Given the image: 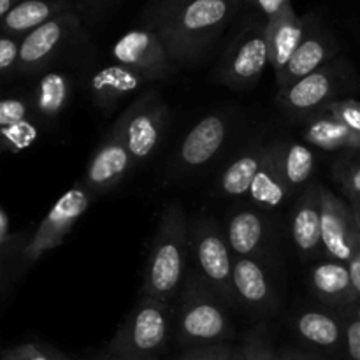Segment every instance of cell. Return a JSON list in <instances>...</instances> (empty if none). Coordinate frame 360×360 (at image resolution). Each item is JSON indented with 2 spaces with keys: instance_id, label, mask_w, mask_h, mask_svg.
<instances>
[{
  "instance_id": "8",
  "label": "cell",
  "mask_w": 360,
  "mask_h": 360,
  "mask_svg": "<svg viewBox=\"0 0 360 360\" xmlns=\"http://www.w3.org/2000/svg\"><path fill=\"white\" fill-rule=\"evenodd\" d=\"M190 248L195 257L199 276L204 283L224 302L236 304L238 297L234 292V259L227 238L211 220H200L190 236Z\"/></svg>"
},
{
  "instance_id": "36",
  "label": "cell",
  "mask_w": 360,
  "mask_h": 360,
  "mask_svg": "<svg viewBox=\"0 0 360 360\" xmlns=\"http://www.w3.org/2000/svg\"><path fill=\"white\" fill-rule=\"evenodd\" d=\"M345 326V354L348 360H360V320L350 313L340 311Z\"/></svg>"
},
{
  "instance_id": "44",
  "label": "cell",
  "mask_w": 360,
  "mask_h": 360,
  "mask_svg": "<svg viewBox=\"0 0 360 360\" xmlns=\"http://www.w3.org/2000/svg\"><path fill=\"white\" fill-rule=\"evenodd\" d=\"M229 360H248V357H246L243 347H236L234 352H232V355L229 357Z\"/></svg>"
},
{
  "instance_id": "18",
  "label": "cell",
  "mask_w": 360,
  "mask_h": 360,
  "mask_svg": "<svg viewBox=\"0 0 360 360\" xmlns=\"http://www.w3.org/2000/svg\"><path fill=\"white\" fill-rule=\"evenodd\" d=\"M146 84L148 81L139 72L115 62L95 70L88 83V90L94 104L108 115Z\"/></svg>"
},
{
  "instance_id": "11",
  "label": "cell",
  "mask_w": 360,
  "mask_h": 360,
  "mask_svg": "<svg viewBox=\"0 0 360 360\" xmlns=\"http://www.w3.org/2000/svg\"><path fill=\"white\" fill-rule=\"evenodd\" d=\"M111 56L120 65L139 72L148 83L172 76L178 67L157 32L144 25L123 34L111 48Z\"/></svg>"
},
{
  "instance_id": "34",
  "label": "cell",
  "mask_w": 360,
  "mask_h": 360,
  "mask_svg": "<svg viewBox=\"0 0 360 360\" xmlns=\"http://www.w3.org/2000/svg\"><path fill=\"white\" fill-rule=\"evenodd\" d=\"M243 350H245L248 360H283L280 355L274 354L269 345H267L264 327H259V329L252 330L248 334V338L243 343Z\"/></svg>"
},
{
  "instance_id": "42",
  "label": "cell",
  "mask_w": 360,
  "mask_h": 360,
  "mask_svg": "<svg viewBox=\"0 0 360 360\" xmlns=\"http://www.w3.org/2000/svg\"><path fill=\"white\" fill-rule=\"evenodd\" d=\"M341 311H347V313H350L352 316H355V319L360 320V297L355 299V301L352 302L350 306H347V308H345V309H341Z\"/></svg>"
},
{
  "instance_id": "30",
  "label": "cell",
  "mask_w": 360,
  "mask_h": 360,
  "mask_svg": "<svg viewBox=\"0 0 360 360\" xmlns=\"http://www.w3.org/2000/svg\"><path fill=\"white\" fill-rule=\"evenodd\" d=\"M280 144V164L290 193L309 181L315 171V155L308 146L294 141H278Z\"/></svg>"
},
{
  "instance_id": "29",
  "label": "cell",
  "mask_w": 360,
  "mask_h": 360,
  "mask_svg": "<svg viewBox=\"0 0 360 360\" xmlns=\"http://www.w3.org/2000/svg\"><path fill=\"white\" fill-rule=\"evenodd\" d=\"M267 146H255L252 150L239 155L231 165L224 171L220 178L221 193L229 197L248 195L257 174L266 158Z\"/></svg>"
},
{
  "instance_id": "26",
  "label": "cell",
  "mask_w": 360,
  "mask_h": 360,
  "mask_svg": "<svg viewBox=\"0 0 360 360\" xmlns=\"http://www.w3.org/2000/svg\"><path fill=\"white\" fill-rule=\"evenodd\" d=\"M72 98V79L62 70H46L35 84L32 104L39 118L55 120Z\"/></svg>"
},
{
  "instance_id": "19",
  "label": "cell",
  "mask_w": 360,
  "mask_h": 360,
  "mask_svg": "<svg viewBox=\"0 0 360 360\" xmlns=\"http://www.w3.org/2000/svg\"><path fill=\"white\" fill-rule=\"evenodd\" d=\"M234 292L238 302L257 313H271L276 309L278 299L269 276L257 259H234Z\"/></svg>"
},
{
  "instance_id": "32",
  "label": "cell",
  "mask_w": 360,
  "mask_h": 360,
  "mask_svg": "<svg viewBox=\"0 0 360 360\" xmlns=\"http://www.w3.org/2000/svg\"><path fill=\"white\" fill-rule=\"evenodd\" d=\"M322 115L333 116V118H336L338 122L345 123V125L350 127L352 130H355V132L360 134V102L359 101H354V98H338V101H333L326 109H323Z\"/></svg>"
},
{
  "instance_id": "28",
  "label": "cell",
  "mask_w": 360,
  "mask_h": 360,
  "mask_svg": "<svg viewBox=\"0 0 360 360\" xmlns=\"http://www.w3.org/2000/svg\"><path fill=\"white\" fill-rule=\"evenodd\" d=\"M25 232L11 231V218L6 207H0V283H2V297L9 292L11 283L23 273L21 260L28 245Z\"/></svg>"
},
{
  "instance_id": "35",
  "label": "cell",
  "mask_w": 360,
  "mask_h": 360,
  "mask_svg": "<svg viewBox=\"0 0 360 360\" xmlns=\"http://www.w3.org/2000/svg\"><path fill=\"white\" fill-rule=\"evenodd\" d=\"M2 360H60V354L55 350H44L35 343H25L6 350Z\"/></svg>"
},
{
  "instance_id": "15",
  "label": "cell",
  "mask_w": 360,
  "mask_h": 360,
  "mask_svg": "<svg viewBox=\"0 0 360 360\" xmlns=\"http://www.w3.org/2000/svg\"><path fill=\"white\" fill-rule=\"evenodd\" d=\"M229 120L221 112L200 120L183 139L179 146L176 167L179 172H190L204 167L221 150L229 136Z\"/></svg>"
},
{
  "instance_id": "41",
  "label": "cell",
  "mask_w": 360,
  "mask_h": 360,
  "mask_svg": "<svg viewBox=\"0 0 360 360\" xmlns=\"http://www.w3.org/2000/svg\"><path fill=\"white\" fill-rule=\"evenodd\" d=\"M21 0H0V20L11 13Z\"/></svg>"
},
{
  "instance_id": "14",
  "label": "cell",
  "mask_w": 360,
  "mask_h": 360,
  "mask_svg": "<svg viewBox=\"0 0 360 360\" xmlns=\"http://www.w3.org/2000/svg\"><path fill=\"white\" fill-rule=\"evenodd\" d=\"M134 165L136 162H134L125 141L112 125V129L109 130L101 146L95 150L94 157L88 164L84 186L91 193L109 192L123 181V178L129 174Z\"/></svg>"
},
{
  "instance_id": "13",
  "label": "cell",
  "mask_w": 360,
  "mask_h": 360,
  "mask_svg": "<svg viewBox=\"0 0 360 360\" xmlns=\"http://www.w3.org/2000/svg\"><path fill=\"white\" fill-rule=\"evenodd\" d=\"M360 243L354 211L322 186V245L333 260L348 264Z\"/></svg>"
},
{
  "instance_id": "33",
  "label": "cell",
  "mask_w": 360,
  "mask_h": 360,
  "mask_svg": "<svg viewBox=\"0 0 360 360\" xmlns=\"http://www.w3.org/2000/svg\"><path fill=\"white\" fill-rule=\"evenodd\" d=\"M21 55V39L13 35H0V72L4 77L18 76Z\"/></svg>"
},
{
  "instance_id": "37",
  "label": "cell",
  "mask_w": 360,
  "mask_h": 360,
  "mask_svg": "<svg viewBox=\"0 0 360 360\" xmlns=\"http://www.w3.org/2000/svg\"><path fill=\"white\" fill-rule=\"evenodd\" d=\"M236 347L225 343L217 345H204V347H197L195 350L188 352L185 357L179 360H229Z\"/></svg>"
},
{
  "instance_id": "31",
  "label": "cell",
  "mask_w": 360,
  "mask_h": 360,
  "mask_svg": "<svg viewBox=\"0 0 360 360\" xmlns=\"http://www.w3.org/2000/svg\"><path fill=\"white\" fill-rule=\"evenodd\" d=\"M334 174L352 202L360 200V157H343L334 165Z\"/></svg>"
},
{
  "instance_id": "7",
  "label": "cell",
  "mask_w": 360,
  "mask_h": 360,
  "mask_svg": "<svg viewBox=\"0 0 360 360\" xmlns=\"http://www.w3.org/2000/svg\"><path fill=\"white\" fill-rule=\"evenodd\" d=\"M169 109L164 98L155 90L143 91L136 101L118 116L115 129L125 141L134 162L146 160L164 136Z\"/></svg>"
},
{
  "instance_id": "38",
  "label": "cell",
  "mask_w": 360,
  "mask_h": 360,
  "mask_svg": "<svg viewBox=\"0 0 360 360\" xmlns=\"http://www.w3.org/2000/svg\"><path fill=\"white\" fill-rule=\"evenodd\" d=\"M74 7L79 13V16H86L88 20H98L101 14L108 9L105 0H72Z\"/></svg>"
},
{
  "instance_id": "4",
  "label": "cell",
  "mask_w": 360,
  "mask_h": 360,
  "mask_svg": "<svg viewBox=\"0 0 360 360\" xmlns=\"http://www.w3.org/2000/svg\"><path fill=\"white\" fill-rule=\"evenodd\" d=\"M171 322L169 302L143 295L111 338L108 352L125 359L155 360L167 345Z\"/></svg>"
},
{
  "instance_id": "12",
  "label": "cell",
  "mask_w": 360,
  "mask_h": 360,
  "mask_svg": "<svg viewBox=\"0 0 360 360\" xmlns=\"http://www.w3.org/2000/svg\"><path fill=\"white\" fill-rule=\"evenodd\" d=\"M338 53H340V42L336 35L315 18L306 16L304 39L283 72L276 77L278 88L283 90V88L292 86L302 77L322 69L323 65L338 58Z\"/></svg>"
},
{
  "instance_id": "17",
  "label": "cell",
  "mask_w": 360,
  "mask_h": 360,
  "mask_svg": "<svg viewBox=\"0 0 360 360\" xmlns=\"http://www.w3.org/2000/svg\"><path fill=\"white\" fill-rule=\"evenodd\" d=\"M306 34V18L295 13L292 2H287L278 13L267 18L266 37L269 46V63L274 76H280L297 51Z\"/></svg>"
},
{
  "instance_id": "45",
  "label": "cell",
  "mask_w": 360,
  "mask_h": 360,
  "mask_svg": "<svg viewBox=\"0 0 360 360\" xmlns=\"http://www.w3.org/2000/svg\"><path fill=\"white\" fill-rule=\"evenodd\" d=\"M352 211H354L355 225H357V231H359V236H360V200H359V202H352Z\"/></svg>"
},
{
  "instance_id": "9",
  "label": "cell",
  "mask_w": 360,
  "mask_h": 360,
  "mask_svg": "<svg viewBox=\"0 0 360 360\" xmlns=\"http://www.w3.org/2000/svg\"><path fill=\"white\" fill-rule=\"evenodd\" d=\"M77 11L60 14L55 20L35 28L21 39L18 76L46 72L49 65L69 49L77 39H83V27Z\"/></svg>"
},
{
  "instance_id": "25",
  "label": "cell",
  "mask_w": 360,
  "mask_h": 360,
  "mask_svg": "<svg viewBox=\"0 0 360 360\" xmlns=\"http://www.w3.org/2000/svg\"><path fill=\"white\" fill-rule=\"evenodd\" d=\"M299 336L309 345L338 352L345 350V326L341 315L326 311H302L294 320Z\"/></svg>"
},
{
  "instance_id": "2",
  "label": "cell",
  "mask_w": 360,
  "mask_h": 360,
  "mask_svg": "<svg viewBox=\"0 0 360 360\" xmlns=\"http://www.w3.org/2000/svg\"><path fill=\"white\" fill-rule=\"evenodd\" d=\"M188 221L185 210L171 202L164 207L144 269L143 295L171 302L178 294L190 252Z\"/></svg>"
},
{
  "instance_id": "23",
  "label": "cell",
  "mask_w": 360,
  "mask_h": 360,
  "mask_svg": "<svg viewBox=\"0 0 360 360\" xmlns=\"http://www.w3.org/2000/svg\"><path fill=\"white\" fill-rule=\"evenodd\" d=\"M266 220L255 210H239L227 225V241L236 257L257 259L266 245Z\"/></svg>"
},
{
  "instance_id": "10",
  "label": "cell",
  "mask_w": 360,
  "mask_h": 360,
  "mask_svg": "<svg viewBox=\"0 0 360 360\" xmlns=\"http://www.w3.org/2000/svg\"><path fill=\"white\" fill-rule=\"evenodd\" d=\"M91 195L94 193L84 185L74 186V188L67 190L53 204L49 213L39 224L37 231L28 239V245L23 252V260H21V269L27 271L42 255H46L48 252H51V250L58 248L62 245L65 236L72 231L77 220L90 207Z\"/></svg>"
},
{
  "instance_id": "22",
  "label": "cell",
  "mask_w": 360,
  "mask_h": 360,
  "mask_svg": "<svg viewBox=\"0 0 360 360\" xmlns=\"http://www.w3.org/2000/svg\"><path fill=\"white\" fill-rule=\"evenodd\" d=\"M309 283L320 301L334 306L340 311L357 299L348 264L340 260H329L313 267Z\"/></svg>"
},
{
  "instance_id": "3",
  "label": "cell",
  "mask_w": 360,
  "mask_h": 360,
  "mask_svg": "<svg viewBox=\"0 0 360 360\" xmlns=\"http://www.w3.org/2000/svg\"><path fill=\"white\" fill-rule=\"evenodd\" d=\"M221 302L224 301L204 283L202 278L190 276L174 313L179 343L204 347L231 338L234 329Z\"/></svg>"
},
{
  "instance_id": "48",
  "label": "cell",
  "mask_w": 360,
  "mask_h": 360,
  "mask_svg": "<svg viewBox=\"0 0 360 360\" xmlns=\"http://www.w3.org/2000/svg\"><path fill=\"white\" fill-rule=\"evenodd\" d=\"M60 360H69V359H67V357H63V355L60 354Z\"/></svg>"
},
{
  "instance_id": "20",
  "label": "cell",
  "mask_w": 360,
  "mask_h": 360,
  "mask_svg": "<svg viewBox=\"0 0 360 360\" xmlns=\"http://www.w3.org/2000/svg\"><path fill=\"white\" fill-rule=\"evenodd\" d=\"M294 245L304 257H311L322 245V186L309 185L292 213Z\"/></svg>"
},
{
  "instance_id": "5",
  "label": "cell",
  "mask_w": 360,
  "mask_h": 360,
  "mask_svg": "<svg viewBox=\"0 0 360 360\" xmlns=\"http://www.w3.org/2000/svg\"><path fill=\"white\" fill-rule=\"evenodd\" d=\"M266 18H250L234 37L214 70V79L232 90H246L259 83L269 63Z\"/></svg>"
},
{
  "instance_id": "43",
  "label": "cell",
  "mask_w": 360,
  "mask_h": 360,
  "mask_svg": "<svg viewBox=\"0 0 360 360\" xmlns=\"http://www.w3.org/2000/svg\"><path fill=\"white\" fill-rule=\"evenodd\" d=\"M281 359H283V360H313L311 357H308V355L299 354V352H292V350L281 355Z\"/></svg>"
},
{
  "instance_id": "16",
  "label": "cell",
  "mask_w": 360,
  "mask_h": 360,
  "mask_svg": "<svg viewBox=\"0 0 360 360\" xmlns=\"http://www.w3.org/2000/svg\"><path fill=\"white\" fill-rule=\"evenodd\" d=\"M37 112L32 98L21 95L4 97L0 104V137L7 153H21L30 150L39 139Z\"/></svg>"
},
{
  "instance_id": "39",
  "label": "cell",
  "mask_w": 360,
  "mask_h": 360,
  "mask_svg": "<svg viewBox=\"0 0 360 360\" xmlns=\"http://www.w3.org/2000/svg\"><path fill=\"white\" fill-rule=\"evenodd\" d=\"M243 2H246L248 6H252L253 9L259 11L260 16H264L267 20V18L273 16V14L278 13L285 4L292 2V0H243Z\"/></svg>"
},
{
  "instance_id": "21",
  "label": "cell",
  "mask_w": 360,
  "mask_h": 360,
  "mask_svg": "<svg viewBox=\"0 0 360 360\" xmlns=\"http://www.w3.org/2000/svg\"><path fill=\"white\" fill-rule=\"evenodd\" d=\"M69 11H76L72 0H21L7 16L0 20V28L2 34L23 39L35 28Z\"/></svg>"
},
{
  "instance_id": "46",
  "label": "cell",
  "mask_w": 360,
  "mask_h": 360,
  "mask_svg": "<svg viewBox=\"0 0 360 360\" xmlns=\"http://www.w3.org/2000/svg\"><path fill=\"white\" fill-rule=\"evenodd\" d=\"M97 360H134V359H125V357H118V355H112V354H105L104 357H101V359H97Z\"/></svg>"
},
{
  "instance_id": "24",
  "label": "cell",
  "mask_w": 360,
  "mask_h": 360,
  "mask_svg": "<svg viewBox=\"0 0 360 360\" xmlns=\"http://www.w3.org/2000/svg\"><path fill=\"white\" fill-rule=\"evenodd\" d=\"M248 195L255 204L262 207H271V210L281 206L292 195L287 183H285L283 172H281L278 141L273 144H267L266 158H264L262 167H260Z\"/></svg>"
},
{
  "instance_id": "1",
  "label": "cell",
  "mask_w": 360,
  "mask_h": 360,
  "mask_svg": "<svg viewBox=\"0 0 360 360\" xmlns=\"http://www.w3.org/2000/svg\"><path fill=\"white\" fill-rule=\"evenodd\" d=\"M243 0H151L143 16L176 65H193L224 34Z\"/></svg>"
},
{
  "instance_id": "6",
  "label": "cell",
  "mask_w": 360,
  "mask_h": 360,
  "mask_svg": "<svg viewBox=\"0 0 360 360\" xmlns=\"http://www.w3.org/2000/svg\"><path fill=\"white\" fill-rule=\"evenodd\" d=\"M352 74L350 63L336 58L292 86L278 91V101L290 118L309 122L322 115L323 109L350 86Z\"/></svg>"
},
{
  "instance_id": "40",
  "label": "cell",
  "mask_w": 360,
  "mask_h": 360,
  "mask_svg": "<svg viewBox=\"0 0 360 360\" xmlns=\"http://www.w3.org/2000/svg\"><path fill=\"white\" fill-rule=\"evenodd\" d=\"M348 269H350L352 283H354L355 294H357V297H360V243L357 250H355L354 257H352L350 262H348Z\"/></svg>"
},
{
  "instance_id": "47",
  "label": "cell",
  "mask_w": 360,
  "mask_h": 360,
  "mask_svg": "<svg viewBox=\"0 0 360 360\" xmlns=\"http://www.w3.org/2000/svg\"><path fill=\"white\" fill-rule=\"evenodd\" d=\"M111 4H112V0H105V6H108V7L111 6Z\"/></svg>"
},
{
  "instance_id": "27",
  "label": "cell",
  "mask_w": 360,
  "mask_h": 360,
  "mask_svg": "<svg viewBox=\"0 0 360 360\" xmlns=\"http://www.w3.org/2000/svg\"><path fill=\"white\" fill-rule=\"evenodd\" d=\"M302 139L326 151H360V134L327 115L309 120L302 130Z\"/></svg>"
}]
</instances>
